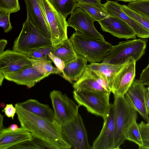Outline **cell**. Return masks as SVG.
<instances>
[{
	"label": "cell",
	"mask_w": 149,
	"mask_h": 149,
	"mask_svg": "<svg viewBox=\"0 0 149 149\" xmlns=\"http://www.w3.org/2000/svg\"><path fill=\"white\" fill-rule=\"evenodd\" d=\"M2 111L5 113L7 116L9 118L11 117L12 119H13L15 114L16 113V109L12 104H7Z\"/></svg>",
	"instance_id": "obj_38"
},
{
	"label": "cell",
	"mask_w": 149,
	"mask_h": 149,
	"mask_svg": "<svg viewBox=\"0 0 149 149\" xmlns=\"http://www.w3.org/2000/svg\"><path fill=\"white\" fill-rule=\"evenodd\" d=\"M139 79L144 85H149V61L148 65L141 72Z\"/></svg>",
	"instance_id": "obj_37"
},
{
	"label": "cell",
	"mask_w": 149,
	"mask_h": 149,
	"mask_svg": "<svg viewBox=\"0 0 149 149\" xmlns=\"http://www.w3.org/2000/svg\"><path fill=\"white\" fill-rule=\"evenodd\" d=\"M87 62L84 57L78 55L74 60L65 63L62 76L70 83L77 81L84 72Z\"/></svg>",
	"instance_id": "obj_20"
},
{
	"label": "cell",
	"mask_w": 149,
	"mask_h": 149,
	"mask_svg": "<svg viewBox=\"0 0 149 149\" xmlns=\"http://www.w3.org/2000/svg\"><path fill=\"white\" fill-rule=\"evenodd\" d=\"M26 55L31 59L51 61L48 56L45 55L38 50L33 51Z\"/></svg>",
	"instance_id": "obj_36"
},
{
	"label": "cell",
	"mask_w": 149,
	"mask_h": 149,
	"mask_svg": "<svg viewBox=\"0 0 149 149\" xmlns=\"http://www.w3.org/2000/svg\"><path fill=\"white\" fill-rule=\"evenodd\" d=\"M69 39L77 54L91 63L102 62L113 46L105 40L98 39L77 31Z\"/></svg>",
	"instance_id": "obj_3"
},
{
	"label": "cell",
	"mask_w": 149,
	"mask_h": 149,
	"mask_svg": "<svg viewBox=\"0 0 149 149\" xmlns=\"http://www.w3.org/2000/svg\"><path fill=\"white\" fill-rule=\"evenodd\" d=\"M125 62L119 64L102 62L91 63L87 65V67L98 73L105 79L108 81L110 89L111 84L114 77Z\"/></svg>",
	"instance_id": "obj_23"
},
{
	"label": "cell",
	"mask_w": 149,
	"mask_h": 149,
	"mask_svg": "<svg viewBox=\"0 0 149 149\" xmlns=\"http://www.w3.org/2000/svg\"><path fill=\"white\" fill-rule=\"evenodd\" d=\"M140 79H135L124 96L134 106L137 112L147 122L149 116L146 108L145 93L147 89Z\"/></svg>",
	"instance_id": "obj_17"
},
{
	"label": "cell",
	"mask_w": 149,
	"mask_h": 149,
	"mask_svg": "<svg viewBox=\"0 0 149 149\" xmlns=\"http://www.w3.org/2000/svg\"><path fill=\"white\" fill-rule=\"evenodd\" d=\"M77 7L81 8L98 22L109 16L102 6L79 2Z\"/></svg>",
	"instance_id": "obj_25"
},
{
	"label": "cell",
	"mask_w": 149,
	"mask_h": 149,
	"mask_svg": "<svg viewBox=\"0 0 149 149\" xmlns=\"http://www.w3.org/2000/svg\"><path fill=\"white\" fill-rule=\"evenodd\" d=\"M39 2L49 28L53 45L68 39L66 18L56 10L49 0H39Z\"/></svg>",
	"instance_id": "obj_7"
},
{
	"label": "cell",
	"mask_w": 149,
	"mask_h": 149,
	"mask_svg": "<svg viewBox=\"0 0 149 149\" xmlns=\"http://www.w3.org/2000/svg\"><path fill=\"white\" fill-rule=\"evenodd\" d=\"M73 86L74 90L104 93H111L92 76L86 68L81 77L77 81L74 82Z\"/></svg>",
	"instance_id": "obj_21"
},
{
	"label": "cell",
	"mask_w": 149,
	"mask_h": 149,
	"mask_svg": "<svg viewBox=\"0 0 149 149\" xmlns=\"http://www.w3.org/2000/svg\"><path fill=\"white\" fill-rule=\"evenodd\" d=\"M55 119L61 125L70 120L79 113V105L61 91L53 90L50 93Z\"/></svg>",
	"instance_id": "obj_9"
},
{
	"label": "cell",
	"mask_w": 149,
	"mask_h": 149,
	"mask_svg": "<svg viewBox=\"0 0 149 149\" xmlns=\"http://www.w3.org/2000/svg\"><path fill=\"white\" fill-rule=\"evenodd\" d=\"M33 65L32 62L26 54L14 50H7L0 54V85L4 75L22 70Z\"/></svg>",
	"instance_id": "obj_10"
},
{
	"label": "cell",
	"mask_w": 149,
	"mask_h": 149,
	"mask_svg": "<svg viewBox=\"0 0 149 149\" xmlns=\"http://www.w3.org/2000/svg\"><path fill=\"white\" fill-rule=\"evenodd\" d=\"M56 10L66 17L77 7L76 0H49Z\"/></svg>",
	"instance_id": "obj_26"
},
{
	"label": "cell",
	"mask_w": 149,
	"mask_h": 149,
	"mask_svg": "<svg viewBox=\"0 0 149 149\" xmlns=\"http://www.w3.org/2000/svg\"><path fill=\"white\" fill-rule=\"evenodd\" d=\"M147 89L149 91V87L147 88Z\"/></svg>",
	"instance_id": "obj_47"
},
{
	"label": "cell",
	"mask_w": 149,
	"mask_h": 149,
	"mask_svg": "<svg viewBox=\"0 0 149 149\" xmlns=\"http://www.w3.org/2000/svg\"><path fill=\"white\" fill-rule=\"evenodd\" d=\"M11 149H43L37 144L33 140L23 142L16 145Z\"/></svg>",
	"instance_id": "obj_33"
},
{
	"label": "cell",
	"mask_w": 149,
	"mask_h": 149,
	"mask_svg": "<svg viewBox=\"0 0 149 149\" xmlns=\"http://www.w3.org/2000/svg\"><path fill=\"white\" fill-rule=\"evenodd\" d=\"M17 103L24 109L36 115L52 121L55 119L54 110L49 105L41 103L37 100L31 99Z\"/></svg>",
	"instance_id": "obj_22"
},
{
	"label": "cell",
	"mask_w": 149,
	"mask_h": 149,
	"mask_svg": "<svg viewBox=\"0 0 149 149\" xmlns=\"http://www.w3.org/2000/svg\"><path fill=\"white\" fill-rule=\"evenodd\" d=\"M31 59L33 64L40 67L49 75L52 74H59L62 73L57 68L53 66L51 61Z\"/></svg>",
	"instance_id": "obj_30"
},
{
	"label": "cell",
	"mask_w": 149,
	"mask_h": 149,
	"mask_svg": "<svg viewBox=\"0 0 149 149\" xmlns=\"http://www.w3.org/2000/svg\"><path fill=\"white\" fill-rule=\"evenodd\" d=\"M104 121L101 132L93 143L92 149H113L115 123L113 104H111L108 115Z\"/></svg>",
	"instance_id": "obj_14"
},
{
	"label": "cell",
	"mask_w": 149,
	"mask_h": 149,
	"mask_svg": "<svg viewBox=\"0 0 149 149\" xmlns=\"http://www.w3.org/2000/svg\"><path fill=\"white\" fill-rule=\"evenodd\" d=\"M147 41L142 38L119 42L118 44L113 45L102 62L119 64L130 57L136 61L144 54Z\"/></svg>",
	"instance_id": "obj_5"
},
{
	"label": "cell",
	"mask_w": 149,
	"mask_h": 149,
	"mask_svg": "<svg viewBox=\"0 0 149 149\" xmlns=\"http://www.w3.org/2000/svg\"><path fill=\"white\" fill-rule=\"evenodd\" d=\"M102 30L119 38L136 39L133 30L125 22L115 17L109 16L98 22Z\"/></svg>",
	"instance_id": "obj_15"
},
{
	"label": "cell",
	"mask_w": 149,
	"mask_h": 149,
	"mask_svg": "<svg viewBox=\"0 0 149 149\" xmlns=\"http://www.w3.org/2000/svg\"><path fill=\"white\" fill-rule=\"evenodd\" d=\"M27 19L44 35L50 40V32L41 7L39 0H24Z\"/></svg>",
	"instance_id": "obj_18"
},
{
	"label": "cell",
	"mask_w": 149,
	"mask_h": 149,
	"mask_svg": "<svg viewBox=\"0 0 149 149\" xmlns=\"http://www.w3.org/2000/svg\"><path fill=\"white\" fill-rule=\"evenodd\" d=\"M20 10L19 0H0V10L11 13H16Z\"/></svg>",
	"instance_id": "obj_31"
},
{
	"label": "cell",
	"mask_w": 149,
	"mask_h": 149,
	"mask_svg": "<svg viewBox=\"0 0 149 149\" xmlns=\"http://www.w3.org/2000/svg\"><path fill=\"white\" fill-rule=\"evenodd\" d=\"M126 140L132 141L138 145L139 149H145L143 141L136 121L130 126L127 132Z\"/></svg>",
	"instance_id": "obj_27"
},
{
	"label": "cell",
	"mask_w": 149,
	"mask_h": 149,
	"mask_svg": "<svg viewBox=\"0 0 149 149\" xmlns=\"http://www.w3.org/2000/svg\"><path fill=\"white\" fill-rule=\"evenodd\" d=\"M54 45L38 49L45 56H48L49 53L51 52L54 47Z\"/></svg>",
	"instance_id": "obj_40"
},
{
	"label": "cell",
	"mask_w": 149,
	"mask_h": 149,
	"mask_svg": "<svg viewBox=\"0 0 149 149\" xmlns=\"http://www.w3.org/2000/svg\"><path fill=\"white\" fill-rule=\"evenodd\" d=\"M49 75L40 67L33 64L31 67L20 71L4 75L6 80L31 88Z\"/></svg>",
	"instance_id": "obj_13"
},
{
	"label": "cell",
	"mask_w": 149,
	"mask_h": 149,
	"mask_svg": "<svg viewBox=\"0 0 149 149\" xmlns=\"http://www.w3.org/2000/svg\"><path fill=\"white\" fill-rule=\"evenodd\" d=\"M51 52L63 60L65 63L74 60L78 55L72 42L68 38L54 45Z\"/></svg>",
	"instance_id": "obj_24"
},
{
	"label": "cell",
	"mask_w": 149,
	"mask_h": 149,
	"mask_svg": "<svg viewBox=\"0 0 149 149\" xmlns=\"http://www.w3.org/2000/svg\"><path fill=\"white\" fill-rule=\"evenodd\" d=\"M136 61L127 59L114 77L110 90L114 95L124 96L135 79Z\"/></svg>",
	"instance_id": "obj_11"
},
{
	"label": "cell",
	"mask_w": 149,
	"mask_h": 149,
	"mask_svg": "<svg viewBox=\"0 0 149 149\" xmlns=\"http://www.w3.org/2000/svg\"><path fill=\"white\" fill-rule=\"evenodd\" d=\"M114 96L115 129L113 149H119L126 140V134L130 127L136 121L137 111L124 96Z\"/></svg>",
	"instance_id": "obj_2"
},
{
	"label": "cell",
	"mask_w": 149,
	"mask_h": 149,
	"mask_svg": "<svg viewBox=\"0 0 149 149\" xmlns=\"http://www.w3.org/2000/svg\"><path fill=\"white\" fill-rule=\"evenodd\" d=\"M3 116L0 114V130L3 128Z\"/></svg>",
	"instance_id": "obj_45"
},
{
	"label": "cell",
	"mask_w": 149,
	"mask_h": 149,
	"mask_svg": "<svg viewBox=\"0 0 149 149\" xmlns=\"http://www.w3.org/2000/svg\"><path fill=\"white\" fill-rule=\"evenodd\" d=\"M73 93L79 105L84 107L88 112L102 117L104 120L107 117L110 107L111 93L74 90Z\"/></svg>",
	"instance_id": "obj_6"
},
{
	"label": "cell",
	"mask_w": 149,
	"mask_h": 149,
	"mask_svg": "<svg viewBox=\"0 0 149 149\" xmlns=\"http://www.w3.org/2000/svg\"><path fill=\"white\" fill-rule=\"evenodd\" d=\"M48 56L50 60L54 62L57 68L62 73L65 66V62L60 58L55 56L51 52L49 54Z\"/></svg>",
	"instance_id": "obj_35"
},
{
	"label": "cell",
	"mask_w": 149,
	"mask_h": 149,
	"mask_svg": "<svg viewBox=\"0 0 149 149\" xmlns=\"http://www.w3.org/2000/svg\"><path fill=\"white\" fill-rule=\"evenodd\" d=\"M7 40L5 39H1L0 40V54L4 51V49L7 44Z\"/></svg>",
	"instance_id": "obj_41"
},
{
	"label": "cell",
	"mask_w": 149,
	"mask_h": 149,
	"mask_svg": "<svg viewBox=\"0 0 149 149\" xmlns=\"http://www.w3.org/2000/svg\"><path fill=\"white\" fill-rule=\"evenodd\" d=\"M138 127L143 141L149 140V122L146 123L142 121Z\"/></svg>",
	"instance_id": "obj_34"
},
{
	"label": "cell",
	"mask_w": 149,
	"mask_h": 149,
	"mask_svg": "<svg viewBox=\"0 0 149 149\" xmlns=\"http://www.w3.org/2000/svg\"><path fill=\"white\" fill-rule=\"evenodd\" d=\"M102 7L109 16L118 17L125 22L133 30L136 36L142 38H149V31L128 15L116 1H107Z\"/></svg>",
	"instance_id": "obj_16"
},
{
	"label": "cell",
	"mask_w": 149,
	"mask_h": 149,
	"mask_svg": "<svg viewBox=\"0 0 149 149\" xmlns=\"http://www.w3.org/2000/svg\"><path fill=\"white\" fill-rule=\"evenodd\" d=\"M143 142L145 149H149V140H143Z\"/></svg>",
	"instance_id": "obj_44"
},
{
	"label": "cell",
	"mask_w": 149,
	"mask_h": 149,
	"mask_svg": "<svg viewBox=\"0 0 149 149\" xmlns=\"http://www.w3.org/2000/svg\"><path fill=\"white\" fill-rule=\"evenodd\" d=\"M127 6L149 18V0H139L130 2Z\"/></svg>",
	"instance_id": "obj_29"
},
{
	"label": "cell",
	"mask_w": 149,
	"mask_h": 149,
	"mask_svg": "<svg viewBox=\"0 0 149 149\" xmlns=\"http://www.w3.org/2000/svg\"><path fill=\"white\" fill-rule=\"evenodd\" d=\"M117 0L122 1L125 2H132V1H137V0Z\"/></svg>",
	"instance_id": "obj_46"
},
{
	"label": "cell",
	"mask_w": 149,
	"mask_h": 149,
	"mask_svg": "<svg viewBox=\"0 0 149 149\" xmlns=\"http://www.w3.org/2000/svg\"><path fill=\"white\" fill-rule=\"evenodd\" d=\"M10 14L8 12L0 10V26L3 29L5 33H8L12 29L10 19Z\"/></svg>",
	"instance_id": "obj_32"
},
{
	"label": "cell",
	"mask_w": 149,
	"mask_h": 149,
	"mask_svg": "<svg viewBox=\"0 0 149 149\" xmlns=\"http://www.w3.org/2000/svg\"><path fill=\"white\" fill-rule=\"evenodd\" d=\"M51 40L44 35L27 19L14 42L13 50L27 54L33 51L52 46Z\"/></svg>",
	"instance_id": "obj_4"
},
{
	"label": "cell",
	"mask_w": 149,
	"mask_h": 149,
	"mask_svg": "<svg viewBox=\"0 0 149 149\" xmlns=\"http://www.w3.org/2000/svg\"><path fill=\"white\" fill-rule=\"evenodd\" d=\"M95 20L85 11L77 8L71 14L67 21L68 26L76 31L92 36L98 39L105 40L103 35L95 29L94 25Z\"/></svg>",
	"instance_id": "obj_12"
},
{
	"label": "cell",
	"mask_w": 149,
	"mask_h": 149,
	"mask_svg": "<svg viewBox=\"0 0 149 149\" xmlns=\"http://www.w3.org/2000/svg\"><path fill=\"white\" fill-rule=\"evenodd\" d=\"M31 134L21 127L12 131L9 127L0 130V149H10L23 142L33 139Z\"/></svg>",
	"instance_id": "obj_19"
},
{
	"label": "cell",
	"mask_w": 149,
	"mask_h": 149,
	"mask_svg": "<svg viewBox=\"0 0 149 149\" xmlns=\"http://www.w3.org/2000/svg\"><path fill=\"white\" fill-rule=\"evenodd\" d=\"M16 113L21 127L35 138L48 143L55 149H70L71 145L62 131L61 125L55 119L51 121L36 115L16 103Z\"/></svg>",
	"instance_id": "obj_1"
},
{
	"label": "cell",
	"mask_w": 149,
	"mask_h": 149,
	"mask_svg": "<svg viewBox=\"0 0 149 149\" xmlns=\"http://www.w3.org/2000/svg\"><path fill=\"white\" fill-rule=\"evenodd\" d=\"M123 11L131 18L149 31V18L129 8L127 5H121Z\"/></svg>",
	"instance_id": "obj_28"
},
{
	"label": "cell",
	"mask_w": 149,
	"mask_h": 149,
	"mask_svg": "<svg viewBox=\"0 0 149 149\" xmlns=\"http://www.w3.org/2000/svg\"><path fill=\"white\" fill-rule=\"evenodd\" d=\"M63 133L71 147L75 149H91L83 119L79 113L61 125Z\"/></svg>",
	"instance_id": "obj_8"
},
{
	"label": "cell",
	"mask_w": 149,
	"mask_h": 149,
	"mask_svg": "<svg viewBox=\"0 0 149 149\" xmlns=\"http://www.w3.org/2000/svg\"><path fill=\"white\" fill-rule=\"evenodd\" d=\"M145 100L147 111L148 114L149 115V91L147 88L145 93Z\"/></svg>",
	"instance_id": "obj_42"
},
{
	"label": "cell",
	"mask_w": 149,
	"mask_h": 149,
	"mask_svg": "<svg viewBox=\"0 0 149 149\" xmlns=\"http://www.w3.org/2000/svg\"><path fill=\"white\" fill-rule=\"evenodd\" d=\"M78 3L90 4L96 5L100 6H102L101 0H76Z\"/></svg>",
	"instance_id": "obj_39"
},
{
	"label": "cell",
	"mask_w": 149,
	"mask_h": 149,
	"mask_svg": "<svg viewBox=\"0 0 149 149\" xmlns=\"http://www.w3.org/2000/svg\"><path fill=\"white\" fill-rule=\"evenodd\" d=\"M8 127L12 131H15L19 128L17 125L15 124H13L11 125Z\"/></svg>",
	"instance_id": "obj_43"
}]
</instances>
